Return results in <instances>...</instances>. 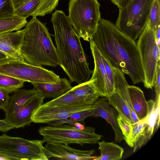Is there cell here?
Segmentation results:
<instances>
[{
    "label": "cell",
    "instance_id": "obj_1",
    "mask_svg": "<svg viewBox=\"0 0 160 160\" xmlns=\"http://www.w3.org/2000/svg\"><path fill=\"white\" fill-rule=\"evenodd\" d=\"M114 68L128 75L133 84L143 82L144 76L137 43L110 20L101 18L92 38Z\"/></svg>",
    "mask_w": 160,
    "mask_h": 160
},
{
    "label": "cell",
    "instance_id": "obj_2",
    "mask_svg": "<svg viewBox=\"0 0 160 160\" xmlns=\"http://www.w3.org/2000/svg\"><path fill=\"white\" fill-rule=\"evenodd\" d=\"M51 22L54 29V38L59 66L72 82L78 84L88 81L93 71L89 63L80 38L63 11L57 10L52 14Z\"/></svg>",
    "mask_w": 160,
    "mask_h": 160
},
{
    "label": "cell",
    "instance_id": "obj_3",
    "mask_svg": "<svg viewBox=\"0 0 160 160\" xmlns=\"http://www.w3.org/2000/svg\"><path fill=\"white\" fill-rule=\"evenodd\" d=\"M24 29L20 51L25 61L36 66L59 65L56 47L45 25L32 17Z\"/></svg>",
    "mask_w": 160,
    "mask_h": 160
},
{
    "label": "cell",
    "instance_id": "obj_4",
    "mask_svg": "<svg viewBox=\"0 0 160 160\" xmlns=\"http://www.w3.org/2000/svg\"><path fill=\"white\" fill-rule=\"evenodd\" d=\"M93 127H85L79 122L56 126H43L38 129L43 142L69 145L76 143L83 146L98 143L102 137L95 132Z\"/></svg>",
    "mask_w": 160,
    "mask_h": 160
},
{
    "label": "cell",
    "instance_id": "obj_5",
    "mask_svg": "<svg viewBox=\"0 0 160 160\" xmlns=\"http://www.w3.org/2000/svg\"><path fill=\"white\" fill-rule=\"evenodd\" d=\"M98 0H70V22L80 38L89 42L94 34L101 18Z\"/></svg>",
    "mask_w": 160,
    "mask_h": 160
},
{
    "label": "cell",
    "instance_id": "obj_6",
    "mask_svg": "<svg viewBox=\"0 0 160 160\" xmlns=\"http://www.w3.org/2000/svg\"><path fill=\"white\" fill-rule=\"evenodd\" d=\"M153 0H132L119 9L115 25L118 29L135 41L144 29Z\"/></svg>",
    "mask_w": 160,
    "mask_h": 160
},
{
    "label": "cell",
    "instance_id": "obj_7",
    "mask_svg": "<svg viewBox=\"0 0 160 160\" xmlns=\"http://www.w3.org/2000/svg\"><path fill=\"white\" fill-rule=\"evenodd\" d=\"M42 140H29L0 136V159L48 160L43 150Z\"/></svg>",
    "mask_w": 160,
    "mask_h": 160
},
{
    "label": "cell",
    "instance_id": "obj_8",
    "mask_svg": "<svg viewBox=\"0 0 160 160\" xmlns=\"http://www.w3.org/2000/svg\"><path fill=\"white\" fill-rule=\"evenodd\" d=\"M0 74L31 83L56 82L60 79L52 71L12 58L0 61Z\"/></svg>",
    "mask_w": 160,
    "mask_h": 160
},
{
    "label": "cell",
    "instance_id": "obj_9",
    "mask_svg": "<svg viewBox=\"0 0 160 160\" xmlns=\"http://www.w3.org/2000/svg\"><path fill=\"white\" fill-rule=\"evenodd\" d=\"M137 45L144 73V86L152 89L154 85L157 65L160 60V50L154 32L148 22L139 37Z\"/></svg>",
    "mask_w": 160,
    "mask_h": 160
},
{
    "label": "cell",
    "instance_id": "obj_10",
    "mask_svg": "<svg viewBox=\"0 0 160 160\" xmlns=\"http://www.w3.org/2000/svg\"><path fill=\"white\" fill-rule=\"evenodd\" d=\"M95 108L93 104L60 107H47L41 105L33 112L31 120L32 122L35 123L48 124L65 118L74 113Z\"/></svg>",
    "mask_w": 160,
    "mask_h": 160
},
{
    "label": "cell",
    "instance_id": "obj_11",
    "mask_svg": "<svg viewBox=\"0 0 160 160\" xmlns=\"http://www.w3.org/2000/svg\"><path fill=\"white\" fill-rule=\"evenodd\" d=\"M89 42L94 63L92 75L89 80L102 97L106 98L113 93L115 90V87L108 78L101 53L92 39Z\"/></svg>",
    "mask_w": 160,
    "mask_h": 160
},
{
    "label": "cell",
    "instance_id": "obj_12",
    "mask_svg": "<svg viewBox=\"0 0 160 160\" xmlns=\"http://www.w3.org/2000/svg\"><path fill=\"white\" fill-rule=\"evenodd\" d=\"M43 150L48 160H93L96 156H92L94 150H83L76 149L69 145L47 142Z\"/></svg>",
    "mask_w": 160,
    "mask_h": 160
},
{
    "label": "cell",
    "instance_id": "obj_13",
    "mask_svg": "<svg viewBox=\"0 0 160 160\" xmlns=\"http://www.w3.org/2000/svg\"><path fill=\"white\" fill-rule=\"evenodd\" d=\"M45 98L42 95L38 93L29 99L16 112L5 118L4 119L14 128L30 125L33 112L43 103Z\"/></svg>",
    "mask_w": 160,
    "mask_h": 160
},
{
    "label": "cell",
    "instance_id": "obj_14",
    "mask_svg": "<svg viewBox=\"0 0 160 160\" xmlns=\"http://www.w3.org/2000/svg\"><path fill=\"white\" fill-rule=\"evenodd\" d=\"M98 98L93 104L95 108L92 110L90 117H100L105 119L110 124L114 131L116 142H120L123 139V136L117 121V116L114 110L109 104L105 97Z\"/></svg>",
    "mask_w": 160,
    "mask_h": 160
},
{
    "label": "cell",
    "instance_id": "obj_15",
    "mask_svg": "<svg viewBox=\"0 0 160 160\" xmlns=\"http://www.w3.org/2000/svg\"><path fill=\"white\" fill-rule=\"evenodd\" d=\"M24 28L0 35V49L12 58L25 61L20 52Z\"/></svg>",
    "mask_w": 160,
    "mask_h": 160
},
{
    "label": "cell",
    "instance_id": "obj_16",
    "mask_svg": "<svg viewBox=\"0 0 160 160\" xmlns=\"http://www.w3.org/2000/svg\"><path fill=\"white\" fill-rule=\"evenodd\" d=\"M33 88L45 98H56L68 92L72 88L71 81L66 78H60L56 82H32Z\"/></svg>",
    "mask_w": 160,
    "mask_h": 160
},
{
    "label": "cell",
    "instance_id": "obj_17",
    "mask_svg": "<svg viewBox=\"0 0 160 160\" xmlns=\"http://www.w3.org/2000/svg\"><path fill=\"white\" fill-rule=\"evenodd\" d=\"M39 93L34 88L30 89L20 88L15 91L4 111L5 118L16 112L29 99Z\"/></svg>",
    "mask_w": 160,
    "mask_h": 160
},
{
    "label": "cell",
    "instance_id": "obj_18",
    "mask_svg": "<svg viewBox=\"0 0 160 160\" xmlns=\"http://www.w3.org/2000/svg\"><path fill=\"white\" fill-rule=\"evenodd\" d=\"M98 98L77 96L68 92L42 105L44 107H60L71 106L82 104H93Z\"/></svg>",
    "mask_w": 160,
    "mask_h": 160
},
{
    "label": "cell",
    "instance_id": "obj_19",
    "mask_svg": "<svg viewBox=\"0 0 160 160\" xmlns=\"http://www.w3.org/2000/svg\"><path fill=\"white\" fill-rule=\"evenodd\" d=\"M127 88L133 109L139 120L146 116L148 110V104L142 91L139 87L128 85Z\"/></svg>",
    "mask_w": 160,
    "mask_h": 160
},
{
    "label": "cell",
    "instance_id": "obj_20",
    "mask_svg": "<svg viewBox=\"0 0 160 160\" xmlns=\"http://www.w3.org/2000/svg\"><path fill=\"white\" fill-rule=\"evenodd\" d=\"M114 72V85L115 89L120 94L127 104L130 111L132 123H135L139 120L132 107L128 94L127 86L128 85L124 73L121 70L113 68Z\"/></svg>",
    "mask_w": 160,
    "mask_h": 160
},
{
    "label": "cell",
    "instance_id": "obj_21",
    "mask_svg": "<svg viewBox=\"0 0 160 160\" xmlns=\"http://www.w3.org/2000/svg\"><path fill=\"white\" fill-rule=\"evenodd\" d=\"M101 154L94 160H120L122 157L123 149L116 143L104 140L98 142Z\"/></svg>",
    "mask_w": 160,
    "mask_h": 160
},
{
    "label": "cell",
    "instance_id": "obj_22",
    "mask_svg": "<svg viewBox=\"0 0 160 160\" xmlns=\"http://www.w3.org/2000/svg\"><path fill=\"white\" fill-rule=\"evenodd\" d=\"M41 0H12L15 14L26 19L36 10Z\"/></svg>",
    "mask_w": 160,
    "mask_h": 160
},
{
    "label": "cell",
    "instance_id": "obj_23",
    "mask_svg": "<svg viewBox=\"0 0 160 160\" xmlns=\"http://www.w3.org/2000/svg\"><path fill=\"white\" fill-rule=\"evenodd\" d=\"M106 98L109 104L115 108L118 114L132 124L129 107L121 96L115 89L112 94Z\"/></svg>",
    "mask_w": 160,
    "mask_h": 160
},
{
    "label": "cell",
    "instance_id": "obj_24",
    "mask_svg": "<svg viewBox=\"0 0 160 160\" xmlns=\"http://www.w3.org/2000/svg\"><path fill=\"white\" fill-rule=\"evenodd\" d=\"M26 19L14 15L0 19V35L21 30L27 23Z\"/></svg>",
    "mask_w": 160,
    "mask_h": 160
},
{
    "label": "cell",
    "instance_id": "obj_25",
    "mask_svg": "<svg viewBox=\"0 0 160 160\" xmlns=\"http://www.w3.org/2000/svg\"><path fill=\"white\" fill-rule=\"evenodd\" d=\"M67 92L77 96H89L96 98L102 97L89 80L72 87V89Z\"/></svg>",
    "mask_w": 160,
    "mask_h": 160
},
{
    "label": "cell",
    "instance_id": "obj_26",
    "mask_svg": "<svg viewBox=\"0 0 160 160\" xmlns=\"http://www.w3.org/2000/svg\"><path fill=\"white\" fill-rule=\"evenodd\" d=\"M92 109L78 112L65 118L52 121L47 124L50 126H56L63 124H73L79 122L85 125V119L90 117Z\"/></svg>",
    "mask_w": 160,
    "mask_h": 160
},
{
    "label": "cell",
    "instance_id": "obj_27",
    "mask_svg": "<svg viewBox=\"0 0 160 160\" xmlns=\"http://www.w3.org/2000/svg\"><path fill=\"white\" fill-rule=\"evenodd\" d=\"M24 82L8 75L0 74V89L9 93L23 88Z\"/></svg>",
    "mask_w": 160,
    "mask_h": 160
},
{
    "label": "cell",
    "instance_id": "obj_28",
    "mask_svg": "<svg viewBox=\"0 0 160 160\" xmlns=\"http://www.w3.org/2000/svg\"><path fill=\"white\" fill-rule=\"evenodd\" d=\"M148 22L154 32L160 26V0H153Z\"/></svg>",
    "mask_w": 160,
    "mask_h": 160
},
{
    "label": "cell",
    "instance_id": "obj_29",
    "mask_svg": "<svg viewBox=\"0 0 160 160\" xmlns=\"http://www.w3.org/2000/svg\"><path fill=\"white\" fill-rule=\"evenodd\" d=\"M59 0H41L36 10L31 16L32 17L44 16L50 13L58 5Z\"/></svg>",
    "mask_w": 160,
    "mask_h": 160
},
{
    "label": "cell",
    "instance_id": "obj_30",
    "mask_svg": "<svg viewBox=\"0 0 160 160\" xmlns=\"http://www.w3.org/2000/svg\"><path fill=\"white\" fill-rule=\"evenodd\" d=\"M117 121L119 128L126 143L132 148L131 139L132 131V124L118 114Z\"/></svg>",
    "mask_w": 160,
    "mask_h": 160
},
{
    "label": "cell",
    "instance_id": "obj_31",
    "mask_svg": "<svg viewBox=\"0 0 160 160\" xmlns=\"http://www.w3.org/2000/svg\"><path fill=\"white\" fill-rule=\"evenodd\" d=\"M14 15L12 0H0V19Z\"/></svg>",
    "mask_w": 160,
    "mask_h": 160
},
{
    "label": "cell",
    "instance_id": "obj_32",
    "mask_svg": "<svg viewBox=\"0 0 160 160\" xmlns=\"http://www.w3.org/2000/svg\"><path fill=\"white\" fill-rule=\"evenodd\" d=\"M132 131L131 139L132 148L138 141L142 135L144 127L143 119L139 120L137 122L132 124Z\"/></svg>",
    "mask_w": 160,
    "mask_h": 160
},
{
    "label": "cell",
    "instance_id": "obj_33",
    "mask_svg": "<svg viewBox=\"0 0 160 160\" xmlns=\"http://www.w3.org/2000/svg\"><path fill=\"white\" fill-rule=\"evenodd\" d=\"M160 60L158 63L156 72L155 79L154 81L155 91L156 94V98L155 101V103L157 104L160 102Z\"/></svg>",
    "mask_w": 160,
    "mask_h": 160
},
{
    "label": "cell",
    "instance_id": "obj_34",
    "mask_svg": "<svg viewBox=\"0 0 160 160\" xmlns=\"http://www.w3.org/2000/svg\"><path fill=\"white\" fill-rule=\"evenodd\" d=\"M102 59L104 65L105 69L111 84L114 87V72L113 67L106 58L102 54Z\"/></svg>",
    "mask_w": 160,
    "mask_h": 160
},
{
    "label": "cell",
    "instance_id": "obj_35",
    "mask_svg": "<svg viewBox=\"0 0 160 160\" xmlns=\"http://www.w3.org/2000/svg\"><path fill=\"white\" fill-rule=\"evenodd\" d=\"M9 93L0 89V109L5 111L8 105L11 96Z\"/></svg>",
    "mask_w": 160,
    "mask_h": 160
},
{
    "label": "cell",
    "instance_id": "obj_36",
    "mask_svg": "<svg viewBox=\"0 0 160 160\" xmlns=\"http://www.w3.org/2000/svg\"><path fill=\"white\" fill-rule=\"evenodd\" d=\"M15 128L11 125L5 121L4 119H0V131L6 132L10 130Z\"/></svg>",
    "mask_w": 160,
    "mask_h": 160
},
{
    "label": "cell",
    "instance_id": "obj_37",
    "mask_svg": "<svg viewBox=\"0 0 160 160\" xmlns=\"http://www.w3.org/2000/svg\"><path fill=\"white\" fill-rule=\"evenodd\" d=\"M154 33L157 44L158 46L160 47V26L158 27Z\"/></svg>",
    "mask_w": 160,
    "mask_h": 160
},
{
    "label": "cell",
    "instance_id": "obj_38",
    "mask_svg": "<svg viewBox=\"0 0 160 160\" xmlns=\"http://www.w3.org/2000/svg\"><path fill=\"white\" fill-rule=\"evenodd\" d=\"M10 58H12L0 49V61Z\"/></svg>",
    "mask_w": 160,
    "mask_h": 160
},
{
    "label": "cell",
    "instance_id": "obj_39",
    "mask_svg": "<svg viewBox=\"0 0 160 160\" xmlns=\"http://www.w3.org/2000/svg\"><path fill=\"white\" fill-rule=\"evenodd\" d=\"M111 1L114 4L116 5L119 9L121 8V0H111Z\"/></svg>",
    "mask_w": 160,
    "mask_h": 160
},
{
    "label": "cell",
    "instance_id": "obj_40",
    "mask_svg": "<svg viewBox=\"0 0 160 160\" xmlns=\"http://www.w3.org/2000/svg\"><path fill=\"white\" fill-rule=\"evenodd\" d=\"M132 0H121V8H122L125 7L128 3Z\"/></svg>",
    "mask_w": 160,
    "mask_h": 160
}]
</instances>
